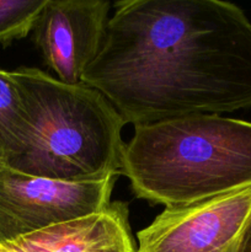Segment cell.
<instances>
[{"label":"cell","instance_id":"obj_6","mask_svg":"<svg viewBox=\"0 0 251 252\" xmlns=\"http://www.w3.org/2000/svg\"><path fill=\"white\" fill-rule=\"evenodd\" d=\"M105 0H48L33 29V42L44 63L62 83H81L97 57L108 24Z\"/></svg>","mask_w":251,"mask_h":252},{"label":"cell","instance_id":"obj_9","mask_svg":"<svg viewBox=\"0 0 251 252\" xmlns=\"http://www.w3.org/2000/svg\"><path fill=\"white\" fill-rule=\"evenodd\" d=\"M48 0H0V44L7 46L33 31Z\"/></svg>","mask_w":251,"mask_h":252},{"label":"cell","instance_id":"obj_2","mask_svg":"<svg viewBox=\"0 0 251 252\" xmlns=\"http://www.w3.org/2000/svg\"><path fill=\"white\" fill-rule=\"evenodd\" d=\"M121 175L138 198L165 208L251 186V122L191 115L137 126Z\"/></svg>","mask_w":251,"mask_h":252},{"label":"cell","instance_id":"obj_1","mask_svg":"<svg viewBox=\"0 0 251 252\" xmlns=\"http://www.w3.org/2000/svg\"><path fill=\"white\" fill-rule=\"evenodd\" d=\"M83 83L134 127L251 108V22L223 0L115 4Z\"/></svg>","mask_w":251,"mask_h":252},{"label":"cell","instance_id":"obj_4","mask_svg":"<svg viewBox=\"0 0 251 252\" xmlns=\"http://www.w3.org/2000/svg\"><path fill=\"white\" fill-rule=\"evenodd\" d=\"M116 180L56 181L0 162V243L102 211L111 203Z\"/></svg>","mask_w":251,"mask_h":252},{"label":"cell","instance_id":"obj_8","mask_svg":"<svg viewBox=\"0 0 251 252\" xmlns=\"http://www.w3.org/2000/svg\"><path fill=\"white\" fill-rule=\"evenodd\" d=\"M30 121L11 71L0 69V162L9 165L24 149Z\"/></svg>","mask_w":251,"mask_h":252},{"label":"cell","instance_id":"obj_7","mask_svg":"<svg viewBox=\"0 0 251 252\" xmlns=\"http://www.w3.org/2000/svg\"><path fill=\"white\" fill-rule=\"evenodd\" d=\"M127 203L0 243V252H135Z\"/></svg>","mask_w":251,"mask_h":252},{"label":"cell","instance_id":"obj_5","mask_svg":"<svg viewBox=\"0 0 251 252\" xmlns=\"http://www.w3.org/2000/svg\"><path fill=\"white\" fill-rule=\"evenodd\" d=\"M251 213V186L165 208L137 233L135 252H234Z\"/></svg>","mask_w":251,"mask_h":252},{"label":"cell","instance_id":"obj_10","mask_svg":"<svg viewBox=\"0 0 251 252\" xmlns=\"http://www.w3.org/2000/svg\"><path fill=\"white\" fill-rule=\"evenodd\" d=\"M234 252H251V213L241 230Z\"/></svg>","mask_w":251,"mask_h":252},{"label":"cell","instance_id":"obj_3","mask_svg":"<svg viewBox=\"0 0 251 252\" xmlns=\"http://www.w3.org/2000/svg\"><path fill=\"white\" fill-rule=\"evenodd\" d=\"M11 73L30 130L22 152L6 166L64 182L121 175L126 121L103 94L83 81L62 83L31 66Z\"/></svg>","mask_w":251,"mask_h":252}]
</instances>
